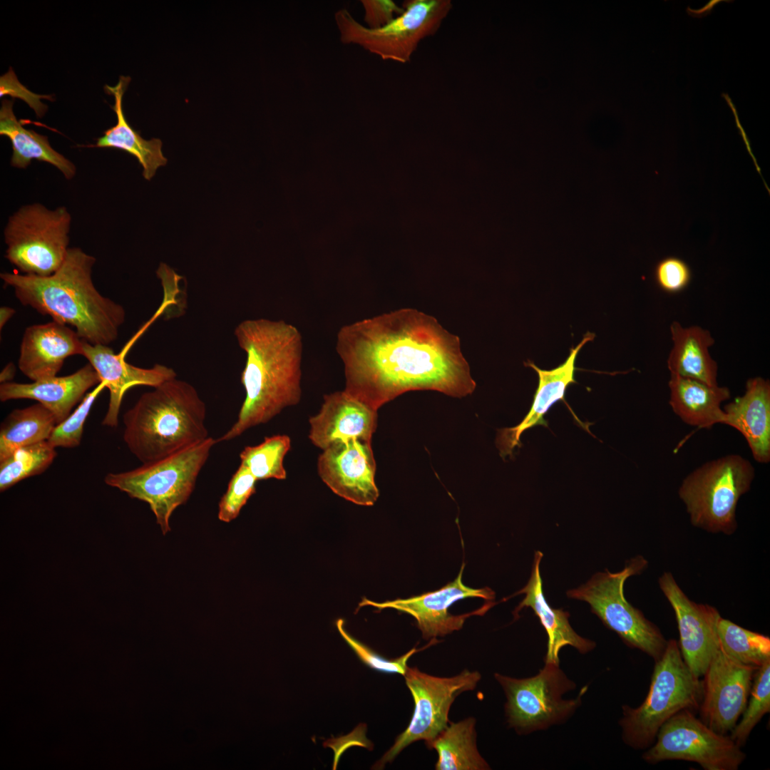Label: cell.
<instances>
[{"label":"cell","mask_w":770,"mask_h":770,"mask_svg":"<svg viewBox=\"0 0 770 770\" xmlns=\"http://www.w3.org/2000/svg\"><path fill=\"white\" fill-rule=\"evenodd\" d=\"M344 391L377 411L414 390L463 397L475 390L458 337L432 316L402 308L340 328Z\"/></svg>","instance_id":"6da1fadb"},{"label":"cell","mask_w":770,"mask_h":770,"mask_svg":"<svg viewBox=\"0 0 770 770\" xmlns=\"http://www.w3.org/2000/svg\"><path fill=\"white\" fill-rule=\"evenodd\" d=\"M235 336L246 354L241 374L245 399L237 421L217 443L269 422L302 397L303 341L295 326L284 320L250 319L237 324Z\"/></svg>","instance_id":"7a4b0ae2"},{"label":"cell","mask_w":770,"mask_h":770,"mask_svg":"<svg viewBox=\"0 0 770 770\" xmlns=\"http://www.w3.org/2000/svg\"><path fill=\"white\" fill-rule=\"evenodd\" d=\"M95 262L94 257L73 247L60 268L49 276L3 272L0 277L22 304L73 327L83 341L108 345L118 338L125 312L94 286L91 274Z\"/></svg>","instance_id":"3957f363"},{"label":"cell","mask_w":770,"mask_h":770,"mask_svg":"<svg viewBox=\"0 0 770 770\" xmlns=\"http://www.w3.org/2000/svg\"><path fill=\"white\" fill-rule=\"evenodd\" d=\"M205 419L195 388L175 378L142 394L125 413L123 441L143 463L153 462L207 439Z\"/></svg>","instance_id":"277c9868"},{"label":"cell","mask_w":770,"mask_h":770,"mask_svg":"<svg viewBox=\"0 0 770 770\" xmlns=\"http://www.w3.org/2000/svg\"><path fill=\"white\" fill-rule=\"evenodd\" d=\"M702 697V682L684 662L678 642L667 640L664 653L655 661L644 702L637 708L622 706L623 741L637 749L650 747L669 719L683 709H697Z\"/></svg>","instance_id":"5b68a950"},{"label":"cell","mask_w":770,"mask_h":770,"mask_svg":"<svg viewBox=\"0 0 770 770\" xmlns=\"http://www.w3.org/2000/svg\"><path fill=\"white\" fill-rule=\"evenodd\" d=\"M217 443L216 439L210 436L199 444L162 459L143 463L135 469L109 473L104 481L130 498L147 503L165 535L170 531V519L173 513L188 501L211 449Z\"/></svg>","instance_id":"8992f818"},{"label":"cell","mask_w":770,"mask_h":770,"mask_svg":"<svg viewBox=\"0 0 770 770\" xmlns=\"http://www.w3.org/2000/svg\"><path fill=\"white\" fill-rule=\"evenodd\" d=\"M755 477L751 463L739 454L706 462L682 481L679 496L692 524L709 533L733 534L736 506Z\"/></svg>","instance_id":"52a82bcc"},{"label":"cell","mask_w":770,"mask_h":770,"mask_svg":"<svg viewBox=\"0 0 770 770\" xmlns=\"http://www.w3.org/2000/svg\"><path fill=\"white\" fill-rule=\"evenodd\" d=\"M403 13L379 29L359 22L346 9L337 10L334 19L339 39L354 44L384 61L409 62L420 43L434 35L453 8L451 0H408Z\"/></svg>","instance_id":"ba28073f"},{"label":"cell","mask_w":770,"mask_h":770,"mask_svg":"<svg viewBox=\"0 0 770 770\" xmlns=\"http://www.w3.org/2000/svg\"><path fill=\"white\" fill-rule=\"evenodd\" d=\"M648 565L642 555L627 561L616 573L598 572L584 585L567 591L570 598L587 602L610 630L617 633L630 647L637 648L658 660L664 652L667 640L659 629L625 598L624 585L627 578L640 574Z\"/></svg>","instance_id":"9c48e42d"},{"label":"cell","mask_w":770,"mask_h":770,"mask_svg":"<svg viewBox=\"0 0 770 770\" xmlns=\"http://www.w3.org/2000/svg\"><path fill=\"white\" fill-rule=\"evenodd\" d=\"M71 223L66 207L49 210L40 203L22 206L9 217L4 230L6 258L22 274H53L69 249Z\"/></svg>","instance_id":"30bf717a"},{"label":"cell","mask_w":770,"mask_h":770,"mask_svg":"<svg viewBox=\"0 0 770 770\" xmlns=\"http://www.w3.org/2000/svg\"><path fill=\"white\" fill-rule=\"evenodd\" d=\"M495 678L507 698L505 710L509 727L520 734L544 729L565 721L580 704L587 690L584 687L576 698L563 699L562 696L575 685L561 670L559 663L545 662L532 677L515 679L496 673Z\"/></svg>","instance_id":"8fae6325"},{"label":"cell","mask_w":770,"mask_h":770,"mask_svg":"<svg viewBox=\"0 0 770 770\" xmlns=\"http://www.w3.org/2000/svg\"><path fill=\"white\" fill-rule=\"evenodd\" d=\"M414 702V711L407 728L374 767L379 769L391 762L409 744L420 740L433 741L448 724V712L455 699L473 690L481 679L479 672L463 670L451 677H439L407 667L404 675Z\"/></svg>","instance_id":"7c38bea8"},{"label":"cell","mask_w":770,"mask_h":770,"mask_svg":"<svg viewBox=\"0 0 770 770\" xmlns=\"http://www.w3.org/2000/svg\"><path fill=\"white\" fill-rule=\"evenodd\" d=\"M656 742L642 755L647 763L668 760L695 762L705 770H736L746 759L729 735L718 734L690 709H683L659 729Z\"/></svg>","instance_id":"4fadbf2b"},{"label":"cell","mask_w":770,"mask_h":770,"mask_svg":"<svg viewBox=\"0 0 770 770\" xmlns=\"http://www.w3.org/2000/svg\"><path fill=\"white\" fill-rule=\"evenodd\" d=\"M758 669L729 657L719 641L703 675L702 721L718 734L731 732L746 708Z\"/></svg>","instance_id":"5bb4252c"},{"label":"cell","mask_w":770,"mask_h":770,"mask_svg":"<svg viewBox=\"0 0 770 770\" xmlns=\"http://www.w3.org/2000/svg\"><path fill=\"white\" fill-rule=\"evenodd\" d=\"M376 461L371 442L351 438L322 450L318 474L331 491L354 504L370 506L379 493L375 483Z\"/></svg>","instance_id":"9a60e30c"},{"label":"cell","mask_w":770,"mask_h":770,"mask_svg":"<svg viewBox=\"0 0 770 770\" xmlns=\"http://www.w3.org/2000/svg\"><path fill=\"white\" fill-rule=\"evenodd\" d=\"M464 564L458 577L441 588L406 599H396L376 602L364 598L359 605H369L378 609L391 608L411 615L425 639L444 636L463 627L471 615H483L493 606L486 604L482 607L459 615L449 613L448 607L455 602L468 597H481L492 601L495 592L490 588L474 589L466 586L462 581Z\"/></svg>","instance_id":"2e32d148"},{"label":"cell","mask_w":770,"mask_h":770,"mask_svg":"<svg viewBox=\"0 0 770 770\" xmlns=\"http://www.w3.org/2000/svg\"><path fill=\"white\" fill-rule=\"evenodd\" d=\"M658 582L675 615L683 659L699 678L704 675L719 645L717 622L721 615L714 607L691 600L671 573H663Z\"/></svg>","instance_id":"e0dca14e"},{"label":"cell","mask_w":770,"mask_h":770,"mask_svg":"<svg viewBox=\"0 0 770 770\" xmlns=\"http://www.w3.org/2000/svg\"><path fill=\"white\" fill-rule=\"evenodd\" d=\"M125 351L116 354L108 345L93 344L83 340L82 356L96 371L101 382L109 390L110 399L102 424L115 427L125 393L138 385L156 387L176 378L174 369L162 364L151 368L133 366L125 360Z\"/></svg>","instance_id":"ac0fdd59"},{"label":"cell","mask_w":770,"mask_h":770,"mask_svg":"<svg viewBox=\"0 0 770 770\" xmlns=\"http://www.w3.org/2000/svg\"><path fill=\"white\" fill-rule=\"evenodd\" d=\"M309 438L324 450L351 438L371 441L376 429L377 411L344 390L324 395L319 412L309 419Z\"/></svg>","instance_id":"d6986e66"},{"label":"cell","mask_w":770,"mask_h":770,"mask_svg":"<svg viewBox=\"0 0 770 770\" xmlns=\"http://www.w3.org/2000/svg\"><path fill=\"white\" fill-rule=\"evenodd\" d=\"M83 339L70 327L52 321L27 327L18 366L33 381L56 376L68 356L82 354Z\"/></svg>","instance_id":"ffe728a7"},{"label":"cell","mask_w":770,"mask_h":770,"mask_svg":"<svg viewBox=\"0 0 770 770\" xmlns=\"http://www.w3.org/2000/svg\"><path fill=\"white\" fill-rule=\"evenodd\" d=\"M594 338V334L586 333L581 342L570 349L566 360L553 369H541L530 361L525 364V366L534 369L537 372L538 386L531 407L522 421L514 427L498 431L496 444L502 457L512 455L514 448L520 446V436L525 431L538 425L548 426L545 415L558 401L565 402V395L568 387L576 383L574 378L577 369L575 364L576 357L583 346Z\"/></svg>","instance_id":"44dd1931"},{"label":"cell","mask_w":770,"mask_h":770,"mask_svg":"<svg viewBox=\"0 0 770 770\" xmlns=\"http://www.w3.org/2000/svg\"><path fill=\"white\" fill-rule=\"evenodd\" d=\"M99 383L96 371L88 364L67 376H56L30 384L12 381L1 384L0 400H36L53 414L58 424L69 416L71 409L85 393Z\"/></svg>","instance_id":"7402d4cb"},{"label":"cell","mask_w":770,"mask_h":770,"mask_svg":"<svg viewBox=\"0 0 770 770\" xmlns=\"http://www.w3.org/2000/svg\"><path fill=\"white\" fill-rule=\"evenodd\" d=\"M724 424L741 433L754 460L770 461V382L760 376L749 379L744 394L724 406Z\"/></svg>","instance_id":"603a6c76"},{"label":"cell","mask_w":770,"mask_h":770,"mask_svg":"<svg viewBox=\"0 0 770 770\" xmlns=\"http://www.w3.org/2000/svg\"><path fill=\"white\" fill-rule=\"evenodd\" d=\"M543 557L540 551H535L531 575L527 585L518 594H525V597L516 607V615L523 607H530L538 617L548 635L547 652L545 662L559 663L560 650L570 645L581 654H585L595 647V643L578 635L570 626L568 612L553 608L547 602L540 573V563Z\"/></svg>","instance_id":"cb8c5ba5"},{"label":"cell","mask_w":770,"mask_h":770,"mask_svg":"<svg viewBox=\"0 0 770 770\" xmlns=\"http://www.w3.org/2000/svg\"><path fill=\"white\" fill-rule=\"evenodd\" d=\"M130 81V76H120L115 86H105V91L114 96L111 108L115 113L117 123L103 132L96 144L88 147L112 148L122 150L134 156L143 168V176L150 180L157 170L167 163L162 151L163 143L159 138L145 140L139 131L128 122L123 108V97Z\"/></svg>","instance_id":"d4e9b609"},{"label":"cell","mask_w":770,"mask_h":770,"mask_svg":"<svg viewBox=\"0 0 770 770\" xmlns=\"http://www.w3.org/2000/svg\"><path fill=\"white\" fill-rule=\"evenodd\" d=\"M669 405L685 423L710 428L725 421L722 403L730 398L727 386H709L699 381L670 374Z\"/></svg>","instance_id":"484cf974"},{"label":"cell","mask_w":770,"mask_h":770,"mask_svg":"<svg viewBox=\"0 0 770 770\" xmlns=\"http://www.w3.org/2000/svg\"><path fill=\"white\" fill-rule=\"evenodd\" d=\"M670 333L673 342L667 359L670 374L717 386V364L709 351L714 344L710 332L696 325L684 327L674 321Z\"/></svg>","instance_id":"4316f807"},{"label":"cell","mask_w":770,"mask_h":770,"mask_svg":"<svg viewBox=\"0 0 770 770\" xmlns=\"http://www.w3.org/2000/svg\"><path fill=\"white\" fill-rule=\"evenodd\" d=\"M14 103L4 99L0 108V135L6 136L12 145L11 165L25 169L32 160H37L55 166L67 180L72 179L76 173L75 165L51 146L46 135L23 127L14 113Z\"/></svg>","instance_id":"83f0119b"},{"label":"cell","mask_w":770,"mask_h":770,"mask_svg":"<svg viewBox=\"0 0 770 770\" xmlns=\"http://www.w3.org/2000/svg\"><path fill=\"white\" fill-rule=\"evenodd\" d=\"M475 719L469 717L451 722L427 744L438 753L437 770H486L489 765L479 754L476 743Z\"/></svg>","instance_id":"f1b7e54d"},{"label":"cell","mask_w":770,"mask_h":770,"mask_svg":"<svg viewBox=\"0 0 770 770\" xmlns=\"http://www.w3.org/2000/svg\"><path fill=\"white\" fill-rule=\"evenodd\" d=\"M56 425L53 414L40 403L13 410L1 426L0 460L19 448L47 441Z\"/></svg>","instance_id":"f546056e"},{"label":"cell","mask_w":770,"mask_h":770,"mask_svg":"<svg viewBox=\"0 0 770 770\" xmlns=\"http://www.w3.org/2000/svg\"><path fill=\"white\" fill-rule=\"evenodd\" d=\"M717 635L724 651L737 662L759 668L770 660L769 637L744 628L720 617Z\"/></svg>","instance_id":"4dcf8cb0"},{"label":"cell","mask_w":770,"mask_h":770,"mask_svg":"<svg viewBox=\"0 0 770 770\" xmlns=\"http://www.w3.org/2000/svg\"><path fill=\"white\" fill-rule=\"evenodd\" d=\"M56 448L47 441L23 446L0 460V491L43 472L56 456Z\"/></svg>","instance_id":"1f68e13d"},{"label":"cell","mask_w":770,"mask_h":770,"mask_svg":"<svg viewBox=\"0 0 770 770\" xmlns=\"http://www.w3.org/2000/svg\"><path fill=\"white\" fill-rule=\"evenodd\" d=\"M290 448L291 439L287 435L266 437L261 443L246 446L241 451L240 464L247 468L257 481L284 480L287 471L284 458Z\"/></svg>","instance_id":"d6a6232c"},{"label":"cell","mask_w":770,"mask_h":770,"mask_svg":"<svg viewBox=\"0 0 770 770\" xmlns=\"http://www.w3.org/2000/svg\"><path fill=\"white\" fill-rule=\"evenodd\" d=\"M746 704L740 722L729 735L740 747L743 746L754 727L770 711V660L766 661L755 673Z\"/></svg>","instance_id":"836d02e7"},{"label":"cell","mask_w":770,"mask_h":770,"mask_svg":"<svg viewBox=\"0 0 770 770\" xmlns=\"http://www.w3.org/2000/svg\"><path fill=\"white\" fill-rule=\"evenodd\" d=\"M105 388L103 383H99L68 418L56 425L47 440L53 447L73 448L80 444L86 419L96 399Z\"/></svg>","instance_id":"e575fe53"},{"label":"cell","mask_w":770,"mask_h":770,"mask_svg":"<svg viewBox=\"0 0 770 770\" xmlns=\"http://www.w3.org/2000/svg\"><path fill=\"white\" fill-rule=\"evenodd\" d=\"M257 481L248 469L240 464L220 500L217 513L220 520L229 523L238 516L242 507L255 493Z\"/></svg>","instance_id":"d590c367"},{"label":"cell","mask_w":770,"mask_h":770,"mask_svg":"<svg viewBox=\"0 0 770 770\" xmlns=\"http://www.w3.org/2000/svg\"><path fill=\"white\" fill-rule=\"evenodd\" d=\"M344 623V621L342 619H339L336 622L337 628L341 636L355 652L359 659L364 664L376 671L391 674L397 673L404 675L408 667L407 662L409 659L414 654L421 650V649L418 650L416 648H413L406 654L396 659H389L384 658L353 637L346 631Z\"/></svg>","instance_id":"8d00e7d4"},{"label":"cell","mask_w":770,"mask_h":770,"mask_svg":"<svg viewBox=\"0 0 770 770\" xmlns=\"http://www.w3.org/2000/svg\"><path fill=\"white\" fill-rule=\"evenodd\" d=\"M655 279L664 292L676 293L683 290L691 279V271L687 264L675 257H668L659 261L655 268Z\"/></svg>","instance_id":"74e56055"},{"label":"cell","mask_w":770,"mask_h":770,"mask_svg":"<svg viewBox=\"0 0 770 770\" xmlns=\"http://www.w3.org/2000/svg\"><path fill=\"white\" fill-rule=\"evenodd\" d=\"M8 95L12 98H19L25 101L41 118L48 110V106L41 101V98L53 101V95H38L29 91L18 80L11 67L0 77V96Z\"/></svg>","instance_id":"f35d334b"},{"label":"cell","mask_w":770,"mask_h":770,"mask_svg":"<svg viewBox=\"0 0 770 770\" xmlns=\"http://www.w3.org/2000/svg\"><path fill=\"white\" fill-rule=\"evenodd\" d=\"M365 26L379 29L387 25L404 11L391 0H361Z\"/></svg>","instance_id":"ab89813d"},{"label":"cell","mask_w":770,"mask_h":770,"mask_svg":"<svg viewBox=\"0 0 770 770\" xmlns=\"http://www.w3.org/2000/svg\"><path fill=\"white\" fill-rule=\"evenodd\" d=\"M366 725L361 724L349 734L337 739H328L324 743V746L331 747L334 749L333 769H337L340 756L349 747L359 746L368 749H372L373 745L371 742L366 737Z\"/></svg>","instance_id":"60d3db41"},{"label":"cell","mask_w":770,"mask_h":770,"mask_svg":"<svg viewBox=\"0 0 770 770\" xmlns=\"http://www.w3.org/2000/svg\"><path fill=\"white\" fill-rule=\"evenodd\" d=\"M719 2H721V1H719V0L709 1L704 6H703L702 8L699 9H692L690 7H688L687 9V12L688 13V14L689 16H691L692 17L702 18V17H704V16L709 14L711 13V11H712V9L716 6V4H717Z\"/></svg>","instance_id":"b9f144b4"},{"label":"cell","mask_w":770,"mask_h":770,"mask_svg":"<svg viewBox=\"0 0 770 770\" xmlns=\"http://www.w3.org/2000/svg\"><path fill=\"white\" fill-rule=\"evenodd\" d=\"M16 368L13 363L10 362L3 369L0 374L1 384L11 382L15 376Z\"/></svg>","instance_id":"7bdbcfd3"},{"label":"cell","mask_w":770,"mask_h":770,"mask_svg":"<svg viewBox=\"0 0 770 770\" xmlns=\"http://www.w3.org/2000/svg\"><path fill=\"white\" fill-rule=\"evenodd\" d=\"M15 310L10 307H1L0 308V329L5 326L8 321L14 315Z\"/></svg>","instance_id":"ee69618b"}]
</instances>
